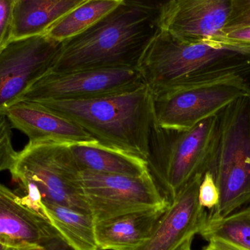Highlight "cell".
Here are the masks:
<instances>
[{"instance_id":"cell-17","label":"cell","mask_w":250,"mask_h":250,"mask_svg":"<svg viewBox=\"0 0 250 250\" xmlns=\"http://www.w3.org/2000/svg\"><path fill=\"white\" fill-rule=\"evenodd\" d=\"M79 170L141 176L150 173L148 163L140 157L93 144H70Z\"/></svg>"},{"instance_id":"cell-22","label":"cell","mask_w":250,"mask_h":250,"mask_svg":"<svg viewBox=\"0 0 250 250\" xmlns=\"http://www.w3.org/2000/svg\"><path fill=\"white\" fill-rule=\"evenodd\" d=\"M198 201L205 209L211 210L218 205L220 192L212 175L207 171L203 176L198 190Z\"/></svg>"},{"instance_id":"cell-29","label":"cell","mask_w":250,"mask_h":250,"mask_svg":"<svg viewBox=\"0 0 250 250\" xmlns=\"http://www.w3.org/2000/svg\"><path fill=\"white\" fill-rule=\"evenodd\" d=\"M239 210H240L244 214L248 216V217L250 218V204L249 205L247 206V207H244V208H241V209ZM238 211H239V210H238Z\"/></svg>"},{"instance_id":"cell-27","label":"cell","mask_w":250,"mask_h":250,"mask_svg":"<svg viewBox=\"0 0 250 250\" xmlns=\"http://www.w3.org/2000/svg\"><path fill=\"white\" fill-rule=\"evenodd\" d=\"M194 236L187 239L176 250H192V243Z\"/></svg>"},{"instance_id":"cell-26","label":"cell","mask_w":250,"mask_h":250,"mask_svg":"<svg viewBox=\"0 0 250 250\" xmlns=\"http://www.w3.org/2000/svg\"><path fill=\"white\" fill-rule=\"evenodd\" d=\"M209 245H212L214 248H219L223 250H250L246 248H242L236 244L232 243L229 241L223 240L221 239H217V238H211V239L207 240Z\"/></svg>"},{"instance_id":"cell-7","label":"cell","mask_w":250,"mask_h":250,"mask_svg":"<svg viewBox=\"0 0 250 250\" xmlns=\"http://www.w3.org/2000/svg\"><path fill=\"white\" fill-rule=\"evenodd\" d=\"M79 184L95 223L141 210L168 207L151 173L141 176L81 170Z\"/></svg>"},{"instance_id":"cell-20","label":"cell","mask_w":250,"mask_h":250,"mask_svg":"<svg viewBox=\"0 0 250 250\" xmlns=\"http://www.w3.org/2000/svg\"><path fill=\"white\" fill-rule=\"evenodd\" d=\"M198 234L207 241L217 238L250 250V218L239 210L221 220H206Z\"/></svg>"},{"instance_id":"cell-8","label":"cell","mask_w":250,"mask_h":250,"mask_svg":"<svg viewBox=\"0 0 250 250\" xmlns=\"http://www.w3.org/2000/svg\"><path fill=\"white\" fill-rule=\"evenodd\" d=\"M250 92L248 79L233 78L152 95L154 124L167 129H189Z\"/></svg>"},{"instance_id":"cell-13","label":"cell","mask_w":250,"mask_h":250,"mask_svg":"<svg viewBox=\"0 0 250 250\" xmlns=\"http://www.w3.org/2000/svg\"><path fill=\"white\" fill-rule=\"evenodd\" d=\"M61 240L49 220L0 183V243L9 248H47Z\"/></svg>"},{"instance_id":"cell-9","label":"cell","mask_w":250,"mask_h":250,"mask_svg":"<svg viewBox=\"0 0 250 250\" xmlns=\"http://www.w3.org/2000/svg\"><path fill=\"white\" fill-rule=\"evenodd\" d=\"M60 47L61 42L41 35L10 41L0 48V114L49 73Z\"/></svg>"},{"instance_id":"cell-15","label":"cell","mask_w":250,"mask_h":250,"mask_svg":"<svg viewBox=\"0 0 250 250\" xmlns=\"http://www.w3.org/2000/svg\"><path fill=\"white\" fill-rule=\"evenodd\" d=\"M167 208L133 211L95 223L98 249L135 250L151 236Z\"/></svg>"},{"instance_id":"cell-19","label":"cell","mask_w":250,"mask_h":250,"mask_svg":"<svg viewBox=\"0 0 250 250\" xmlns=\"http://www.w3.org/2000/svg\"><path fill=\"white\" fill-rule=\"evenodd\" d=\"M122 2L120 0H87L57 21L44 35L61 42L77 36L115 10Z\"/></svg>"},{"instance_id":"cell-4","label":"cell","mask_w":250,"mask_h":250,"mask_svg":"<svg viewBox=\"0 0 250 250\" xmlns=\"http://www.w3.org/2000/svg\"><path fill=\"white\" fill-rule=\"evenodd\" d=\"M217 116L207 171L214 178L220 201L207 212V221L221 220L250 204V92Z\"/></svg>"},{"instance_id":"cell-30","label":"cell","mask_w":250,"mask_h":250,"mask_svg":"<svg viewBox=\"0 0 250 250\" xmlns=\"http://www.w3.org/2000/svg\"><path fill=\"white\" fill-rule=\"evenodd\" d=\"M223 250L221 249H219V248H214V247H213L212 245H209V244H208V245H207V247H205V248H204V250Z\"/></svg>"},{"instance_id":"cell-32","label":"cell","mask_w":250,"mask_h":250,"mask_svg":"<svg viewBox=\"0 0 250 250\" xmlns=\"http://www.w3.org/2000/svg\"><path fill=\"white\" fill-rule=\"evenodd\" d=\"M120 1H123L124 0H120Z\"/></svg>"},{"instance_id":"cell-31","label":"cell","mask_w":250,"mask_h":250,"mask_svg":"<svg viewBox=\"0 0 250 250\" xmlns=\"http://www.w3.org/2000/svg\"><path fill=\"white\" fill-rule=\"evenodd\" d=\"M0 250H10V248L4 246V245H1V244L0 243Z\"/></svg>"},{"instance_id":"cell-18","label":"cell","mask_w":250,"mask_h":250,"mask_svg":"<svg viewBox=\"0 0 250 250\" xmlns=\"http://www.w3.org/2000/svg\"><path fill=\"white\" fill-rule=\"evenodd\" d=\"M41 213L56 229L60 239L73 250H99L91 214L64 206L42 202Z\"/></svg>"},{"instance_id":"cell-10","label":"cell","mask_w":250,"mask_h":250,"mask_svg":"<svg viewBox=\"0 0 250 250\" xmlns=\"http://www.w3.org/2000/svg\"><path fill=\"white\" fill-rule=\"evenodd\" d=\"M144 84L137 67L48 73L27 91L21 101L90 99L133 90Z\"/></svg>"},{"instance_id":"cell-25","label":"cell","mask_w":250,"mask_h":250,"mask_svg":"<svg viewBox=\"0 0 250 250\" xmlns=\"http://www.w3.org/2000/svg\"><path fill=\"white\" fill-rule=\"evenodd\" d=\"M214 41L227 45L250 48V26L223 32Z\"/></svg>"},{"instance_id":"cell-12","label":"cell","mask_w":250,"mask_h":250,"mask_svg":"<svg viewBox=\"0 0 250 250\" xmlns=\"http://www.w3.org/2000/svg\"><path fill=\"white\" fill-rule=\"evenodd\" d=\"M204 175L192 179L170 202L151 236L135 250H176L201 231L207 209L200 205L198 190Z\"/></svg>"},{"instance_id":"cell-21","label":"cell","mask_w":250,"mask_h":250,"mask_svg":"<svg viewBox=\"0 0 250 250\" xmlns=\"http://www.w3.org/2000/svg\"><path fill=\"white\" fill-rule=\"evenodd\" d=\"M12 128L6 114H0V172L10 171L19 154L13 146Z\"/></svg>"},{"instance_id":"cell-11","label":"cell","mask_w":250,"mask_h":250,"mask_svg":"<svg viewBox=\"0 0 250 250\" xmlns=\"http://www.w3.org/2000/svg\"><path fill=\"white\" fill-rule=\"evenodd\" d=\"M233 0H168L159 10V29L188 42L214 41L231 13Z\"/></svg>"},{"instance_id":"cell-16","label":"cell","mask_w":250,"mask_h":250,"mask_svg":"<svg viewBox=\"0 0 250 250\" xmlns=\"http://www.w3.org/2000/svg\"><path fill=\"white\" fill-rule=\"evenodd\" d=\"M87 0H18L10 41L44 35L57 21Z\"/></svg>"},{"instance_id":"cell-5","label":"cell","mask_w":250,"mask_h":250,"mask_svg":"<svg viewBox=\"0 0 250 250\" xmlns=\"http://www.w3.org/2000/svg\"><path fill=\"white\" fill-rule=\"evenodd\" d=\"M70 144L31 142L19 152L10 170L28 204L38 209L41 203L64 206L90 214L79 184V167Z\"/></svg>"},{"instance_id":"cell-24","label":"cell","mask_w":250,"mask_h":250,"mask_svg":"<svg viewBox=\"0 0 250 250\" xmlns=\"http://www.w3.org/2000/svg\"><path fill=\"white\" fill-rule=\"evenodd\" d=\"M18 0H0V48L10 41L13 13Z\"/></svg>"},{"instance_id":"cell-28","label":"cell","mask_w":250,"mask_h":250,"mask_svg":"<svg viewBox=\"0 0 250 250\" xmlns=\"http://www.w3.org/2000/svg\"><path fill=\"white\" fill-rule=\"evenodd\" d=\"M10 250H48L47 248L40 245H30V246L21 247L18 248H10Z\"/></svg>"},{"instance_id":"cell-3","label":"cell","mask_w":250,"mask_h":250,"mask_svg":"<svg viewBox=\"0 0 250 250\" xmlns=\"http://www.w3.org/2000/svg\"><path fill=\"white\" fill-rule=\"evenodd\" d=\"M31 102L76 123L99 145L148 162L154 119L152 94L146 85L90 99Z\"/></svg>"},{"instance_id":"cell-14","label":"cell","mask_w":250,"mask_h":250,"mask_svg":"<svg viewBox=\"0 0 250 250\" xmlns=\"http://www.w3.org/2000/svg\"><path fill=\"white\" fill-rule=\"evenodd\" d=\"M4 114L13 128L24 133L31 142L98 143L76 123L31 101H21L8 108Z\"/></svg>"},{"instance_id":"cell-2","label":"cell","mask_w":250,"mask_h":250,"mask_svg":"<svg viewBox=\"0 0 250 250\" xmlns=\"http://www.w3.org/2000/svg\"><path fill=\"white\" fill-rule=\"evenodd\" d=\"M160 5L124 0L92 27L62 42L49 73L137 67L146 46L158 29Z\"/></svg>"},{"instance_id":"cell-1","label":"cell","mask_w":250,"mask_h":250,"mask_svg":"<svg viewBox=\"0 0 250 250\" xmlns=\"http://www.w3.org/2000/svg\"><path fill=\"white\" fill-rule=\"evenodd\" d=\"M137 68L152 95L233 78L248 79L250 48L181 41L158 28Z\"/></svg>"},{"instance_id":"cell-6","label":"cell","mask_w":250,"mask_h":250,"mask_svg":"<svg viewBox=\"0 0 250 250\" xmlns=\"http://www.w3.org/2000/svg\"><path fill=\"white\" fill-rule=\"evenodd\" d=\"M217 123L215 115L189 129L154 125L147 163L159 189L170 202L192 179L207 171Z\"/></svg>"},{"instance_id":"cell-23","label":"cell","mask_w":250,"mask_h":250,"mask_svg":"<svg viewBox=\"0 0 250 250\" xmlns=\"http://www.w3.org/2000/svg\"><path fill=\"white\" fill-rule=\"evenodd\" d=\"M248 26H250V0H233L231 13L222 33Z\"/></svg>"}]
</instances>
